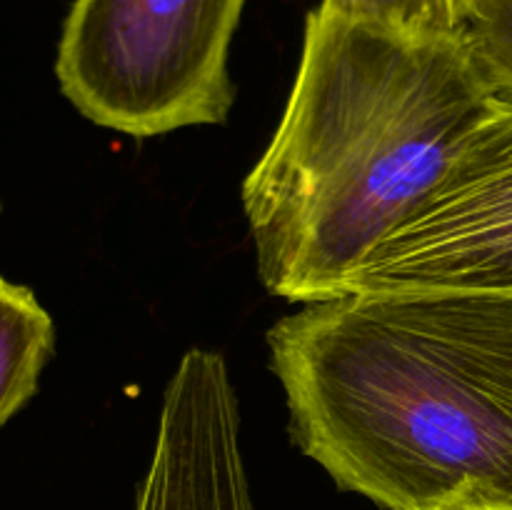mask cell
<instances>
[{"mask_svg": "<svg viewBox=\"0 0 512 510\" xmlns=\"http://www.w3.org/2000/svg\"><path fill=\"white\" fill-rule=\"evenodd\" d=\"M290 433L385 510L512 503V298L350 293L268 333Z\"/></svg>", "mask_w": 512, "mask_h": 510, "instance_id": "1", "label": "cell"}, {"mask_svg": "<svg viewBox=\"0 0 512 510\" xmlns=\"http://www.w3.org/2000/svg\"><path fill=\"white\" fill-rule=\"evenodd\" d=\"M490 100L458 38L310 10L283 120L243 185L265 288L288 303L343 298Z\"/></svg>", "mask_w": 512, "mask_h": 510, "instance_id": "2", "label": "cell"}, {"mask_svg": "<svg viewBox=\"0 0 512 510\" xmlns=\"http://www.w3.org/2000/svg\"><path fill=\"white\" fill-rule=\"evenodd\" d=\"M245 0H73L55 58L65 98L133 138L223 123Z\"/></svg>", "mask_w": 512, "mask_h": 510, "instance_id": "3", "label": "cell"}, {"mask_svg": "<svg viewBox=\"0 0 512 510\" xmlns=\"http://www.w3.org/2000/svg\"><path fill=\"white\" fill-rule=\"evenodd\" d=\"M350 293L512 298V100H490L438 188L350 275Z\"/></svg>", "mask_w": 512, "mask_h": 510, "instance_id": "4", "label": "cell"}, {"mask_svg": "<svg viewBox=\"0 0 512 510\" xmlns=\"http://www.w3.org/2000/svg\"><path fill=\"white\" fill-rule=\"evenodd\" d=\"M135 510H253L238 395L215 350H188L165 390Z\"/></svg>", "mask_w": 512, "mask_h": 510, "instance_id": "5", "label": "cell"}, {"mask_svg": "<svg viewBox=\"0 0 512 510\" xmlns=\"http://www.w3.org/2000/svg\"><path fill=\"white\" fill-rule=\"evenodd\" d=\"M55 350V325L28 285L0 275V425L38 390Z\"/></svg>", "mask_w": 512, "mask_h": 510, "instance_id": "6", "label": "cell"}, {"mask_svg": "<svg viewBox=\"0 0 512 510\" xmlns=\"http://www.w3.org/2000/svg\"><path fill=\"white\" fill-rule=\"evenodd\" d=\"M458 40L493 100H512V0H460Z\"/></svg>", "mask_w": 512, "mask_h": 510, "instance_id": "7", "label": "cell"}, {"mask_svg": "<svg viewBox=\"0 0 512 510\" xmlns=\"http://www.w3.org/2000/svg\"><path fill=\"white\" fill-rule=\"evenodd\" d=\"M323 8L410 35L458 38L460 0H323Z\"/></svg>", "mask_w": 512, "mask_h": 510, "instance_id": "8", "label": "cell"}, {"mask_svg": "<svg viewBox=\"0 0 512 510\" xmlns=\"http://www.w3.org/2000/svg\"><path fill=\"white\" fill-rule=\"evenodd\" d=\"M445 510H512V503H463Z\"/></svg>", "mask_w": 512, "mask_h": 510, "instance_id": "9", "label": "cell"}]
</instances>
